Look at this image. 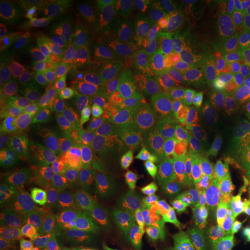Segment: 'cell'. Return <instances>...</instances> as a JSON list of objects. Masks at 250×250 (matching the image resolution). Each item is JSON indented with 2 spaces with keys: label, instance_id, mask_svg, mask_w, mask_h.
I'll list each match as a JSON object with an SVG mask.
<instances>
[{
  "label": "cell",
  "instance_id": "obj_1",
  "mask_svg": "<svg viewBox=\"0 0 250 250\" xmlns=\"http://www.w3.org/2000/svg\"><path fill=\"white\" fill-rule=\"evenodd\" d=\"M188 67L182 43L174 37L155 39L126 66V83L148 90L169 114L179 108Z\"/></svg>",
  "mask_w": 250,
  "mask_h": 250
},
{
  "label": "cell",
  "instance_id": "obj_2",
  "mask_svg": "<svg viewBox=\"0 0 250 250\" xmlns=\"http://www.w3.org/2000/svg\"><path fill=\"white\" fill-rule=\"evenodd\" d=\"M57 39V24L48 12L22 1H1L0 44L7 54L28 62L44 58Z\"/></svg>",
  "mask_w": 250,
  "mask_h": 250
},
{
  "label": "cell",
  "instance_id": "obj_3",
  "mask_svg": "<svg viewBox=\"0 0 250 250\" xmlns=\"http://www.w3.org/2000/svg\"><path fill=\"white\" fill-rule=\"evenodd\" d=\"M180 8L181 1L174 0L118 1L102 23L103 34L132 48L152 42L177 18Z\"/></svg>",
  "mask_w": 250,
  "mask_h": 250
},
{
  "label": "cell",
  "instance_id": "obj_4",
  "mask_svg": "<svg viewBox=\"0 0 250 250\" xmlns=\"http://www.w3.org/2000/svg\"><path fill=\"white\" fill-rule=\"evenodd\" d=\"M193 24L225 66L237 72L243 39L229 6L224 2L198 6L193 12Z\"/></svg>",
  "mask_w": 250,
  "mask_h": 250
},
{
  "label": "cell",
  "instance_id": "obj_5",
  "mask_svg": "<svg viewBox=\"0 0 250 250\" xmlns=\"http://www.w3.org/2000/svg\"><path fill=\"white\" fill-rule=\"evenodd\" d=\"M225 103V81L213 62L192 58L184 77L179 107L190 116L217 117Z\"/></svg>",
  "mask_w": 250,
  "mask_h": 250
},
{
  "label": "cell",
  "instance_id": "obj_6",
  "mask_svg": "<svg viewBox=\"0 0 250 250\" xmlns=\"http://www.w3.org/2000/svg\"><path fill=\"white\" fill-rule=\"evenodd\" d=\"M182 221L199 235L230 242L250 237V215L220 208L208 202H181Z\"/></svg>",
  "mask_w": 250,
  "mask_h": 250
},
{
  "label": "cell",
  "instance_id": "obj_7",
  "mask_svg": "<svg viewBox=\"0 0 250 250\" xmlns=\"http://www.w3.org/2000/svg\"><path fill=\"white\" fill-rule=\"evenodd\" d=\"M50 230L72 250H98L105 240V227L98 211L83 197L55 214Z\"/></svg>",
  "mask_w": 250,
  "mask_h": 250
},
{
  "label": "cell",
  "instance_id": "obj_8",
  "mask_svg": "<svg viewBox=\"0 0 250 250\" xmlns=\"http://www.w3.org/2000/svg\"><path fill=\"white\" fill-rule=\"evenodd\" d=\"M48 226L45 208L30 196L1 221V250H17L24 243L40 239Z\"/></svg>",
  "mask_w": 250,
  "mask_h": 250
},
{
  "label": "cell",
  "instance_id": "obj_9",
  "mask_svg": "<svg viewBox=\"0 0 250 250\" xmlns=\"http://www.w3.org/2000/svg\"><path fill=\"white\" fill-rule=\"evenodd\" d=\"M226 153V137L218 117L191 116L186 159L189 167L210 165Z\"/></svg>",
  "mask_w": 250,
  "mask_h": 250
},
{
  "label": "cell",
  "instance_id": "obj_10",
  "mask_svg": "<svg viewBox=\"0 0 250 250\" xmlns=\"http://www.w3.org/2000/svg\"><path fill=\"white\" fill-rule=\"evenodd\" d=\"M132 46L124 43H108L101 45H88L81 50L62 52L50 62L46 70L50 73L62 74L80 68L114 67L132 51Z\"/></svg>",
  "mask_w": 250,
  "mask_h": 250
},
{
  "label": "cell",
  "instance_id": "obj_11",
  "mask_svg": "<svg viewBox=\"0 0 250 250\" xmlns=\"http://www.w3.org/2000/svg\"><path fill=\"white\" fill-rule=\"evenodd\" d=\"M59 83L58 78L30 81L2 95L0 99L1 129L14 125L35 110Z\"/></svg>",
  "mask_w": 250,
  "mask_h": 250
},
{
  "label": "cell",
  "instance_id": "obj_12",
  "mask_svg": "<svg viewBox=\"0 0 250 250\" xmlns=\"http://www.w3.org/2000/svg\"><path fill=\"white\" fill-rule=\"evenodd\" d=\"M191 130V116L179 107L164 125L154 153L173 162L176 171L190 169L186 159L187 145Z\"/></svg>",
  "mask_w": 250,
  "mask_h": 250
},
{
  "label": "cell",
  "instance_id": "obj_13",
  "mask_svg": "<svg viewBox=\"0 0 250 250\" xmlns=\"http://www.w3.org/2000/svg\"><path fill=\"white\" fill-rule=\"evenodd\" d=\"M79 99L80 92L74 80L64 78L33 111V122L37 125L58 123L71 116Z\"/></svg>",
  "mask_w": 250,
  "mask_h": 250
},
{
  "label": "cell",
  "instance_id": "obj_14",
  "mask_svg": "<svg viewBox=\"0 0 250 250\" xmlns=\"http://www.w3.org/2000/svg\"><path fill=\"white\" fill-rule=\"evenodd\" d=\"M96 90L118 112L125 127H126L127 132L147 139L153 144H155V145L158 144L164 124L152 120V118L142 114L137 109H134L126 101L122 92L114 88V87L105 85L100 87Z\"/></svg>",
  "mask_w": 250,
  "mask_h": 250
},
{
  "label": "cell",
  "instance_id": "obj_15",
  "mask_svg": "<svg viewBox=\"0 0 250 250\" xmlns=\"http://www.w3.org/2000/svg\"><path fill=\"white\" fill-rule=\"evenodd\" d=\"M67 125L83 152V156L107 153L124 154L123 148L108 136L95 117L89 115H73L68 120Z\"/></svg>",
  "mask_w": 250,
  "mask_h": 250
},
{
  "label": "cell",
  "instance_id": "obj_16",
  "mask_svg": "<svg viewBox=\"0 0 250 250\" xmlns=\"http://www.w3.org/2000/svg\"><path fill=\"white\" fill-rule=\"evenodd\" d=\"M117 2L109 0H51L43 4L56 23L66 28L72 21L83 15L92 17L95 24H102Z\"/></svg>",
  "mask_w": 250,
  "mask_h": 250
},
{
  "label": "cell",
  "instance_id": "obj_17",
  "mask_svg": "<svg viewBox=\"0 0 250 250\" xmlns=\"http://www.w3.org/2000/svg\"><path fill=\"white\" fill-rule=\"evenodd\" d=\"M29 179L22 159L12 154L2 159L0 175V193L9 208L20 206L29 198Z\"/></svg>",
  "mask_w": 250,
  "mask_h": 250
},
{
  "label": "cell",
  "instance_id": "obj_18",
  "mask_svg": "<svg viewBox=\"0 0 250 250\" xmlns=\"http://www.w3.org/2000/svg\"><path fill=\"white\" fill-rule=\"evenodd\" d=\"M23 162L30 191L35 197L48 195L65 176L61 166L34 148L24 154Z\"/></svg>",
  "mask_w": 250,
  "mask_h": 250
},
{
  "label": "cell",
  "instance_id": "obj_19",
  "mask_svg": "<svg viewBox=\"0 0 250 250\" xmlns=\"http://www.w3.org/2000/svg\"><path fill=\"white\" fill-rule=\"evenodd\" d=\"M204 202L250 215V192L246 179L242 181L232 175L219 177L214 180L213 187Z\"/></svg>",
  "mask_w": 250,
  "mask_h": 250
},
{
  "label": "cell",
  "instance_id": "obj_20",
  "mask_svg": "<svg viewBox=\"0 0 250 250\" xmlns=\"http://www.w3.org/2000/svg\"><path fill=\"white\" fill-rule=\"evenodd\" d=\"M175 173V166L169 159L153 152L140 168L139 182L143 195L146 197L167 188Z\"/></svg>",
  "mask_w": 250,
  "mask_h": 250
},
{
  "label": "cell",
  "instance_id": "obj_21",
  "mask_svg": "<svg viewBox=\"0 0 250 250\" xmlns=\"http://www.w3.org/2000/svg\"><path fill=\"white\" fill-rule=\"evenodd\" d=\"M86 179H79L73 175H66L54 189L45 196L46 210L52 214L65 211L80 199H83Z\"/></svg>",
  "mask_w": 250,
  "mask_h": 250
},
{
  "label": "cell",
  "instance_id": "obj_22",
  "mask_svg": "<svg viewBox=\"0 0 250 250\" xmlns=\"http://www.w3.org/2000/svg\"><path fill=\"white\" fill-rule=\"evenodd\" d=\"M189 227L182 220L165 218L146 234L149 245L158 249H169L187 241Z\"/></svg>",
  "mask_w": 250,
  "mask_h": 250
},
{
  "label": "cell",
  "instance_id": "obj_23",
  "mask_svg": "<svg viewBox=\"0 0 250 250\" xmlns=\"http://www.w3.org/2000/svg\"><path fill=\"white\" fill-rule=\"evenodd\" d=\"M111 189L123 211H132L143 201V190L139 182V173L115 174L103 180Z\"/></svg>",
  "mask_w": 250,
  "mask_h": 250
},
{
  "label": "cell",
  "instance_id": "obj_24",
  "mask_svg": "<svg viewBox=\"0 0 250 250\" xmlns=\"http://www.w3.org/2000/svg\"><path fill=\"white\" fill-rule=\"evenodd\" d=\"M90 101H92L94 116L98 120L102 129L123 148V143L127 134V130L118 112L105 101L98 90L94 92Z\"/></svg>",
  "mask_w": 250,
  "mask_h": 250
},
{
  "label": "cell",
  "instance_id": "obj_25",
  "mask_svg": "<svg viewBox=\"0 0 250 250\" xmlns=\"http://www.w3.org/2000/svg\"><path fill=\"white\" fill-rule=\"evenodd\" d=\"M86 201L95 208L99 213L104 214L105 217H118L123 208L117 198L112 193L111 189L103 180H87L85 181L83 189Z\"/></svg>",
  "mask_w": 250,
  "mask_h": 250
},
{
  "label": "cell",
  "instance_id": "obj_26",
  "mask_svg": "<svg viewBox=\"0 0 250 250\" xmlns=\"http://www.w3.org/2000/svg\"><path fill=\"white\" fill-rule=\"evenodd\" d=\"M122 94L134 109L159 123L165 125L171 116L152 93L142 87L126 85V88L122 90Z\"/></svg>",
  "mask_w": 250,
  "mask_h": 250
},
{
  "label": "cell",
  "instance_id": "obj_27",
  "mask_svg": "<svg viewBox=\"0 0 250 250\" xmlns=\"http://www.w3.org/2000/svg\"><path fill=\"white\" fill-rule=\"evenodd\" d=\"M111 233L126 250H137L146 239L134 211H123L116 218Z\"/></svg>",
  "mask_w": 250,
  "mask_h": 250
},
{
  "label": "cell",
  "instance_id": "obj_28",
  "mask_svg": "<svg viewBox=\"0 0 250 250\" xmlns=\"http://www.w3.org/2000/svg\"><path fill=\"white\" fill-rule=\"evenodd\" d=\"M166 195H167V188H164L143 198V201L134 208V214L138 219L145 235L154 225L165 219Z\"/></svg>",
  "mask_w": 250,
  "mask_h": 250
},
{
  "label": "cell",
  "instance_id": "obj_29",
  "mask_svg": "<svg viewBox=\"0 0 250 250\" xmlns=\"http://www.w3.org/2000/svg\"><path fill=\"white\" fill-rule=\"evenodd\" d=\"M229 151L239 158L250 159V108L237 111L233 117Z\"/></svg>",
  "mask_w": 250,
  "mask_h": 250
},
{
  "label": "cell",
  "instance_id": "obj_30",
  "mask_svg": "<svg viewBox=\"0 0 250 250\" xmlns=\"http://www.w3.org/2000/svg\"><path fill=\"white\" fill-rule=\"evenodd\" d=\"M95 21L89 15H83L76 19L65 28V31L61 35V41L73 50H81L92 44V39L89 37L90 30Z\"/></svg>",
  "mask_w": 250,
  "mask_h": 250
},
{
  "label": "cell",
  "instance_id": "obj_31",
  "mask_svg": "<svg viewBox=\"0 0 250 250\" xmlns=\"http://www.w3.org/2000/svg\"><path fill=\"white\" fill-rule=\"evenodd\" d=\"M114 153L99 155L83 156L81 160V171L87 180H107L115 174Z\"/></svg>",
  "mask_w": 250,
  "mask_h": 250
},
{
  "label": "cell",
  "instance_id": "obj_32",
  "mask_svg": "<svg viewBox=\"0 0 250 250\" xmlns=\"http://www.w3.org/2000/svg\"><path fill=\"white\" fill-rule=\"evenodd\" d=\"M155 146V144L147 139L127 132L123 143V151L125 155L130 156L136 161H144L152 154Z\"/></svg>",
  "mask_w": 250,
  "mask_h": 250
},
{
  "label": "cell",
  "instance_id": "obj_33",
  "mask_svg": "<svg viewBox=\"0 0 250 250\" xmlns=\"http://www.w3.org/2000/svg\"><path fill=\"white\" fill-rule=\"evenodd\" d=\"M19 72L11 59L1 57L0 59V95H5L15 87H18Z\"/></svg>",
  "mask_w": 250,
  "mask_h": 250
},
{
  "label": "cell",
  "instance_id": "obj_34",
  "mask_svg": "<svg viewBox=\"0 0 250 250\" xmlns=\"http://www.w3.org/2000/svg\"><path fill=\"white\" fill-rule=\"evenodd\" d=\"M182 250H226V242L202 236L189 228V236L184 242Z\"/></svg>",
  "mask_w": 250,
  "mask_h": 250
},
{
  "label": "cell",
  "instance_id": "obj_35",
  "mask_svg": "<svg viewBox=\"0 0 250 250\" xmlns=\"http://www.w3.org/2000/svg\"><path fill=\"white\" fill-rule=\"evenodd\" d=\"M236 73L246 83H250V23L249 31L247 33L245 40L242 41L241 57H240L239 67H237Z\"/></svg>",
  "mask_w": 250,
  "mask_h": 250
},
{
  "label": "cell",
  "instance_id": "obj_36",
  "mask_svg": "<svg viewBox=\"0 0 250 250\" xmlns=\"http://www.w3.org/2000/svg\"><path fill=\"white\" fill-rule=\"evenodd\" d=\"M17 250H72L70 247L62 242L49 241V240L40 239L34 240V241L27 242L19 247Z\"/></svg>",
  "mask_w": 250,
  "mask_h": 250
},
{
  "label": "cell",
  "instance_id": "obj_37",
  "mask_svg": "<svg viewBox=\"0 0 250 250\" xmlns=\"http://www.w3.org/2000/svg\"><path fill=\"white\" fill-rule=\"evenodd\" d=\"M226 250H250V237L226 242Z\"/></svg>",
  "mask_w": 250,
  "mask_h": 250
},
{
  "label": "cell",
  "instance_id": "obj_38",
  "mask_svg": "<svg viewBox=\"0 0 250 250\" xmlns=\"http://www.w3.org/2000/svg\"><path fill=\"white\" fill-rule=\"evenodd\" d=\"M241 13L247 22L250 23V0L241 2Z\"/></svg>",
  "mask_w": 250,
  "mask_h": 250
},
{
  "label": "cell",
  "instance_id": "obj_39",
  "mask_svg": "<svg viewBox=\"0 0 250 250\" xmlns=\"http://www.w3.org/2000/svg\"><path fill=\"white\" fill-rule=\"evenodd\" d=\"M137 250H159V249H158V248H155V247H153L152 245H149L148 242H147V243L144 242L143 245L140 246L139 248L137 249Z\"/></svg>",
  "mask_w": 250,
  "mask_h": 250
},
{
  "label": "cell",
  "instance_id": "obj_40",
  "mask_svg": "<svg viewBox=\"0 0 250 250\" xmlns=\"http://www.w3.org/2000/svg\"><path fill=\"white\" fill-rule=\"evenodd\" d=\"M246 182H247V186H248V189H249V192H250V168H249L248 173H247Z\"/></svg>",
  "mask_w": 250,
  "mask_h": 250
}]
</instances>
